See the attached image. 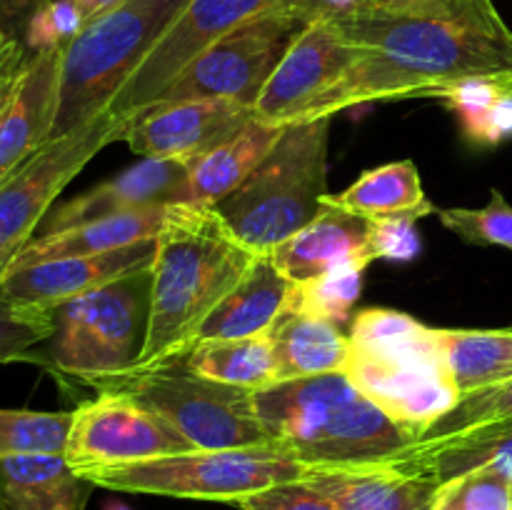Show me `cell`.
<instances>
[{
  "label": "cell",
  "instance_id": "obj_42",
  "mask_svg": "<svg viewBox=\"0 0 512 510\" xmlns=\"http://www.w3.org/2000/svg\"><path fill=\"white\" fill-rule=\"evenodd\" d=\"M30 58V50L18 40H10L8 35L0 33V108L5 100L13 95L20 75H23L25 63Z\"/></svg>",
  "mask_w": 512,
  "mask_h": 510
},
{
  "label": "cell",
  "instance_id": "obj_40",
  "mask_svg": "<svg viewBox=\"0 0 512 510\" xmlns=\"http://www.w3.org/2000/svg\"><path fill=\"white\" fill-rule=\"evenodd\" d=\"M233 505L240 510H338L333 500L310 488L305 480L273 485V488H265L260 493L245 495Z\"/></svg>",
  "mask_w": 512,
  "mask_h": 510
},
{
  "label": "cell",
  "instance_id": "obj_13",
  "mask_svg": "<svg viewBox=\"0 0 512 510\" xmlns=\"http://www.w3.org/2000/svg\"><path fill=\"white\" fill-rule=\"evenodd\" d=\"M353 60L355 48L335 20L315 18L260 90L253 105L255 118L275 128L305 120L310 108L343 80Z\"/></svg>",
  "mask_w": 512,
  "mask_h": 510
},
{
  "label": "cell",
  "instance_id": "obj_33",
  "mask_svg": "<svg viewBox=\"0 0 512 510\" xmlns=\"http://www.w3.org/2000/svg\"><path fill=\"white\" fill-rule=\"evenodd\" d=\"M512 418V378L500 380V383L488 385V388L473 390L463 395L450 413L435 420L423 435L413 443H425V440H440L448 435L465 433V430L485 428V425L503 423Z\"/></svg>",
  "mask_w": 512,
  "mask_h": 510
},
{
  "label": "cell",
  "instance_id": "obj_7",
  "mask_svg": "<svg viewBox=\"0 0 512 510\" xmlns=\"http://www.w3.org/2000/svg\"><path fill=\"white\" fill-rule=\"evenodd\" d=\"M313 468L298 463L278 445L233 450H190L140 463L110 465L85 473L98 488L118 493L168 495V498L238 503L280 483L303 480Z\"/></svg>",
  "mask_w": 512,
  "mask_h": 510
},
{
  "label": "cell",
  "instance_id": "obj_20",
  "mask_svg": "<svg viewBox=\"0 0 512 510\" xmlns=\"http://www.w3.org/2000/svg\"><path fill=\"white\" fill-rule=\"evenodd\" d=\"M295 290L298 283L278 268L273 255L258 253L248 273L208 315L203 328L198 330V340L268 335L275 323L293 310Z\"/></svg>",
  "mask_w": 512,
  "mask_h": 510
},
{
  "label": "cell",
  "instance_id": "obj_8",
  "mask_svg": "<svg viewBox=\"0 0 512 510\" xmlns=\"http://www.w3.org/2000/svg\"><path fill=\"white\" fill-rule=\"evenodd\" d=\"M168 420L195 450H233L273 445L255 405V393L215 383L183 363L125 373L105 383Z\"/></svg>",
  "mask_w": 512,
  "mask_h": 510
},
{
  "label": "cell",
  "instance_id": "obj_15",
  "mask_svg": "<svg viewBox=\"0 0 512 510\" xmlns=\"http://www.w3.org/2000/svg\"><path fill=\"white\" fill-rule=\"evenodd\" d=\"M345 375L390 420L413 433V438L423 435L463 398L438 363L383 360L353 353Z\"/></svg>",
  "mask_w": 512,
  "mask_h": 510
},
{
  "label": "cell",
  "instance_id": "obj_27",
  "mask_svg": "<svg viewBox=\"0 0 512 510\" xmlns=\"http://www.w3.org/2000/svg\"><path fill=\"white\" fill-rule=\"evenodd\" d=\"M328 203L368 220L380 218H413L420 220L435 213L423 190L420 170L413 160L380 165L365 170L348 190L328 195Z\"/></svg>",
  "mask_w": 512,
  "mask_h": 510
},
{
  "label": "cell",
  "instance_id": "obj_28",
  "mask_svg": "<svg viewBox=\"0 0 512 510\" xmlns=\"http://www.w3.org/2000/svg\"><path fill=\"white\" fill-rule=\"evenodd\" d=\"M440 363L460 395L512 378V328H435Z\"/></svg>",
  "mask_w": 512,
  "mask_h": 510
},
{
  "label": "cell",
  "instance_id": "obj_39",
  "mask_svg": "<svg viewBox=\"0 0 512 510\" xmlns=\"http://www.w3.org/2000/svg\"><path fill=\"white\" fill-rule=\"evenodd\" d=\"M418 220L413 218H380L368 225V250L373 260H393V263H410L423 250Z\"/></svg>",
  "mask_w": 512,
  "mask_h": 510
},
{
  "label": "cell",
  "instance_id": "obj_30",
  "mask_svg": "<svg viewBox=\"0 0 512 510\" xmlns=\"http://www.w3.org/2000/svg\"><path fill=\"white\" fill-rule=\"evenodd\" d=\"M350 345L355 355L383 360H415L440 363L435 328L413 315L390 308H365L350 320Z\"/></svg>",
  "mask_w": 512,
  "mask_h": 510
},
{
  "label": "cell",
  "instance_id": "obj_41",
  "mask_svg": "<svg viewBox=\"0 0 512 510\" xmlns=\"http://www.w3.org/2000/svg\"><path fill=\"white\" fill-rule=\"evenodd\" d=\"M490 5H495L493 0H368L365 8L405 15H458L490 8Z\"/></svg>",
  "mask_w": 512,
  "mask_h": 510
},
{
  "label": "cell",
  "instance_id": "obj_26",
  "mask_svg": "<svg viewBox=\"0 0 512 510\" xmlns=\"http://www.w3.org/2000/svg\"><path fill=\"white\" fill-rule=\"evenodd\" d=\"M278 360V383L313 375L348 373L353 345L338 323L290 310L270 330Z\"/></svg>",
  "mask_w": 512,
  "mask_h": 510
},
{
  "label": "cell",
  "instance_id": "obj_5",
  "mask_svg": "<svg viewBox=\"0 0 512 510\" xmlns=\"http://www.w3.org/2000/svg\"><path fill=\"white\" fill-rule=\"evenodd\" d=\"M190 0H123L83 25L60 60L53 135L70 133L108 110Z\"/></svg>",
  "mask_w": 512,
  "mask_h": 510
},
{
  "label": "cell",
  "instance_id": "obj_18",
  "mask_svg": "<svg viewBox=\"0 0 512 510\" xmlns=\"http://www.w3.org/2000/svg\"><path fill=\"white\" fill-rule=\"evenodd\" d=\"M63 48L30 50L13 95L0 108V183L53 135Z\"/></svg>",
  "mask_w": 512,
  "mask_h": 510
},
{
  "label": "cell",
  "instance_id": "obj_9",
  "mask_svg": "<svg viewBox=\"0 0 512 510\" xmlns=\"http://www.w3.org/2000/svg\"><path fill=\"white\" fill-rule=\"evenodd\" d=\"M315 20L303 0L238 25L203 50L155 103L218 98L253 108L290 45Z\"/></svg>",
  "mask_w": 512,
  "mask_h": 510
},
{
  "label": "cell",
  "instance_id": "obj_23",
  "mask_svg": "<svg viewBox=\"0 0 512 510\" xmlns=\"http://www.w3.org/2000/svg\"><path fill=\"white\" fill-rule=\"evenodd\" d=\"M283 128L265 125L258 118H250L243 128H238L228 138L218 140L208 150L190 158L185 163L190 203L210 205L213 208L225 195L233 193L263 163L265 155L273 150V145L283 135Z\"/></svg>",
  "mask_w": 512,
  "mask_h": 510
},
{
  "label": "cell",
  "instance_id": "obj_12",
  "mask_svg": "<svg viewBox=\"0 0 512 510\" xmlns=\"http://www.w3.org/2000/svg\"><path fill=\"white\" fill-rule=\"evenodd\" d=\"M290 3L295 0H190L128 83L115 93L105 113L125 120L148 108L208 45L238 25Z\"/></svg>",
  "mask_w": 512,
  "mask_h": 510
},
{
  "label": "cell",
  "instance_id": "obj_21",
  "mask_svg": "<svg viewBox=\"0 0 512 510\" xmlns=\"http://www.w3.org/2000/svg\"><path fill=\"white\" fill-rule=\"evenodd\" d=\"M303 480L338 510H433L438 490L433 478L398 465L315 468Z\"/></svg>",
  "mask_w": 512,
  "mask_h": 510
},
{
  "label": "cell",
  "instance_id": "obj_34",
  "mask_svg": "<svg viewBox=\"0 0 512 510\" xmlns=\"http://www.w3.org/2000/svg\"><path fill=\"white\" fill-rule=\"evenodd\" d=\"M433 510H512V485L495 468L465 470L438 483Z\"/></svg>",
  "mask_w": 512,
  "mask_h": 510
},
{
  "label": "cell",
  "instance_id": "obj_37",
  "mask_svg": "<svg viewBox=\"0 0 512 510\" xmlns=\"http://www.w3.org/2000/svg\"><path fill=\"white\" fill-rule=\"evenodd\" d=\"M512 88V78H498V75H475V78H463L450 83L448 88L440 90L438 98L448 103L450 110L460 118L463 133H470L480 123L490 105Z\"/></svg>",
  "mask_w": 512,
  "mask_h": 510
},
{
  "label": "cell",
  "instance_id": "obj_25",
  "mask_svg": "<svg viewBox=\"0 0 512 510\" xmlns=\"http://www.w3.org/2000/svg\"><path fill=\"white\" fill-rule=\"evenodd\" d=\"M395 465L428 475L435 483L455 478L465 470L495 468L512 485V418L448 438L413 443Z\"/></svg>",
  "mask_w": 512,
  "mask_h": 510
},
{
  "label": "cell",
  "instance_id": "obj_32",
  "mask_svg": "<svg viewBox=\"0 0 512 510\" xmlns=\"http://www.w3.org/2000/svg\"><path fill=\"white\" fill-rule=\"evenodd\" d=\"M363 265H345V268L330 270V273L298 283L295 290L293 310L318 315L330 323H345L353 315L355 303L363 293L365 280Z\"/></svg>",
  "mask_w": 512,
  "mask_h": 510
},
{
  "label": "cell",
  "instance_id": "obj_31",
  "mask_svg": "<svg viewBox=\"0 0 512 510\" xmlns=\"http://www.w3.org/2000/svg\"><path fill=\"white\" fill-rule=\"evenodd\" d=\"M73 413L0 408V460L65 455Z\"/></svg>",
  "mask_w": 512,
  "mask_h": 510
},
{
  "label": "cell",
  "instance_id": "obj_43",
  "mask_svg": "<svg viewBox=\"0 0 512 510\" xmlns=\"http://www.w3.org/2000/svg\"><path fill=\"white\" fill-rule=\"evenodd\" d=\"M48 0H0V33L25 45L30 18Z\"/></svg>",
  "mask_w": 512,
  "mask_h": 510
},
{
  "label": "cell",
  "instance_id": "obj_44",
  "mask_svg": "<svg viewBox=\"0 0 512 510\" xmlns=\"http://www.w3.org/2000/svg\"><path fill=\"white\" fill-rule=\"evenodd\" d=\"M80 3V8H83V13H85V18H95V15H100V13H105V10H110V8H115V5H120L123 3V0H78Z\"/></svg>",
  "mask_w": 512,
  "mask_h": 510
},
{
  "label": "cell",
  "instance_id": "obj_11",
  "mask_svg": "<svg viewBox=\"0 0 512 510\" xmlns=\"http://www.w3.org/2000/svg\"><path fill=\"white\" fill-rule=\"evenodd\" d=\"M193 443L143 403L118 390H103L98 398L73 410L65 460L78 475L110 465L140 463L165 455L190 453Z\"/></svg>",
  "mask_w": 512,
  "mask_h": 510
},
{
  "label": "cell",
  "instance_id": "obj_29",
  "mask_svg": "<svg viewBox=\"0 0 512 510\" xmlns=\"http://www.w3.org/2000/svg\"><path fill=\"white\" fill-rule=\"evenodd\" d=\"M180 363L215 383L235 385L253 393L278 383V360L270 335L198 340Z\"/></svg>",
  "mask_w": 512,
  "mask_h": 510
},
{
  "label": "cell",
  "instance_id": "obj_10",
  "mask_svg": "<svg viewBox=\"0 0 512 510\" xmlns=\"http://www.w3.org/2000/svg\"><path fill=\"white\" fill-rule=\"evenodd\" d=\"M123 135L125 120L103 113L60 138H50L0 183V275L35 238L65 185Z\"/></svg>",
  "mask_w": 512,
  "mask_h": 510
},
{
  "label": "cell",
  "instance_id": "obj_22",
  "mask_svg": "<svg viewBox=\"0 0 512 510\" xmlns=\"http://www.w3.org/2000/svg\"><path fill=\"white\" fill-rule=\"evenodd\" d=\"M168 208L170 205L135 210V213L113 215V218L90 220V223L58 230V233L35 235L25 248H20V253L10 260V265L5 270L45 263V260L103 255V253H110V250L148 243V240H155V235H158L160 228H163V220L165 215H168Z\"/></svg>",
  "mask_w": 512,
  "mask_h": 510
},
{
  "label": "cell",
  "instance_id": "obj_1",
  "mask_svg": "<svg viewBox=\"0 0 512 510\" xmlns=\"http://www.w3.org/2000/svg\"><path fill=\"white\" fill-rule=\"evenodd\" d=\"M333 20L355 48V60L305 120L383 100L438 98L450 83L475 75L512 78V30L495 5L458 15L363 8Z\"/></svg>",
  "mask_w": 512,
  "mask_h": 510
},
{
  "label": "cell",
  "instance_id": "obj_16",
  "mask_svg": "<svg viewBox=\"0 0 512 510\" xmlns=\"http://www.w3.org/2000/svg\"><path fill=\"white\" fill-rule=\"evenodd\" d=\"M190 203L188 170L180 160H148L130 165L115 178L95 185L88 193L65 200L50 210L35 235H50L75 228L90 220L113 218L135 210L160 208V205Z\"/></svg>",
  "mask_w": 512,
  "mask_h": 510
},
{
  "label": "cell",
  "instance_id": "obj_14",
  "mask_svg": "<svg viewBox=\"0 0 512 510\" xmlns=\"http://www.w3.org/2000/svg\"><path fill=\"white\" fill-rule=\"evenodd\" d=\"M255 118L253 108L218 98L153 103L125 118L123 140L148 160L188 163Z\"/></svg>",
  "mask_w": 512,
  "mask_h": 510
},
{
  "label": "cell",
  "instance_id": "obj_38",
  "mask_svg": "<svg viewBox=\"0 0 512 510\" xmlns=\"http://www.w3.org/2000/svg\"><path fill=\"white\" fill-rule=\"evenodd\" d=\"M88 23L78 0H48L40 5L38 13L30 18L25 33V48L45 50L70 43Z\"/></svg>",
  "mask_w": 512,
  "mask_h": 510
},
{
  "label": "cell",
  "instance_id": "obj_35",
  "mask_svg": "<svg viewBox=\"0 0 512 510\" xmlns=\"http://www.w3.org/2000/svg\"><path fill=\"white\" fill-rule=\"evenodd\" d=\"M438 215L463 243L512 250V205L500 190H490V200L483 208H443Z\"/></svg>",
  "mask_w": 512,
  "mask_h": 510
},
{
  "label": "cell",
  "instance_id": "obj_45",
  "mask_svg": "<svg viewBox=\"0 0 512 510\" xmlns=\"http://www.w3.org/2000/svg\"><path fill=\"white\" fill-rule=\"evenodd\" d=\"M103 510H133V508H128V505H125V503H120V500H110V503L105 505Z\"/></svg>",
  "mask_w": 512,
  "mask_h": 510
},
{
  "label": "cell",
  "instance_id": "obj_19",
  "mask_svg": "<svg viewBox=\"0 0 512 510\" xmlns=\"http://www.w3.org/2000/svg\"><path fill=\"white\" fill-rule=\"evenodd\" d=\"M368 225V218L335 208L325 200L323 213L270 250V255L293 283H305L345 265L368 268L373 263L368 250Z\"/></svg>",
  "mask_w": 512,
  "mask_h": 510
},
{
  "label": "cell",
  "instance_id": "obj_2",
  "mask_svg": "<svg viewBox=\"0 0 512 510\" xmlns=\"http://www.w3.org/2000/svg\"><path fill=\"white\" fill-rule=\"evenodd\" d=\"M258 258L210 205L175 203L155 235L150 263V323L145 348L128 373L180 363L208 315Z\"/></svg>",
  "mask_w": 512,
  "mask_h": 510
},
{
  "label": "cell",
  "instance_id": "obj_3",
  "mask_svg": "<svg viewBox=\"0 0 512 510\" xmlns=\"http://www.w3.org/2000/svg\"><path fill=\"white\" fill-rule=\"evenodd\" d=\"M255 405L273 445L313 470L395 465L415 440L345 373L283 380Z\"/></svg>",
  "mask_w": 512,
  "mask_h": 510
},
{
  "label": "cell",
  "instance_id": "obj_24",
  "mask_svg": "<svg viewBox=\"0 0 512 510\" xmlns=\"http://www.w3.org/2000/svg\"><path fill=\"white\" fill-rule=\"evenodd\" d=\"M95 488L65 455L0 460V510H85Z\"/></svg>",
  "mask_w": 512,
  "mask_h": 510
},
{
  "label": "cell",
  "instance_id": "obj_4",
  "mask_svg": "<svg viewBox=\"0 0 512 510\" xmlns=\"http://www.w3.org/2000/svg\"><path fill=\"white\" fill-rule=\"evenodd\" d=\"M330 128L333 118L285 125L248 180L213 205L255 253H270L325 210Z\"/></svg>",
  "mask_w": 512,
  "mask_h": 510
},
{
  "label": "cell",
  "instance_id": "obj_36",
  "mask_svg": "<svg viewBox=\"0 0 512 510\" xmlns=\"http://www.w3.org/2000/svg\"><path fill=\"white\" fill-rule=\"evenodd\" d=\"M55 335V313L28 305H15L0 295V363H13L28 355L43 340Z\"/></svg>",
  "mask_w": 512,
  "mask_h": 510
},
{
  "label": "cell",
  "instance_id": "obj_6",
  "mask_svg": "<svg viewBox=\"0 0 512 510\" xmlns=\"http://www.w3.org/2000/svg\"><path fill=\"white\" fill-rule=\"evenodd\" d=\"M150 265L90 290L55 310V370L103 388L135 368L150 323Z\"/></svg>",
  "mask_w": 512,
  "mask_h": 510
},
{
  "label": "cell",
  "instance_id": "obj_17",
  "mask_svg": "<svg viewBox=\"0 0 512 510\" xmlns=\"http://www.w3.org/2000/svg\"><path fill=\"white\" fill-rule=\"evenodd\" d=\"M153 253L155 240H148V243L110 250L103 255L45 260V263L25 265V268L5 270L0 275V295L15 305L55 313L60 305L150 265Z\"/></svg>",
  "mask_w": 512,
  "mask_h": 510
}]
</instances>
